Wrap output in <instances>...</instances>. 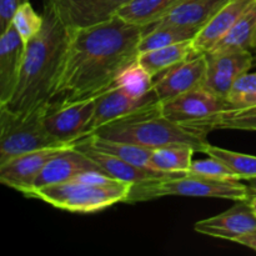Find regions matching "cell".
Here are the masks:
<instances>
[{"label":"cell","instance_id":"obj_1","mask_svg":"<svg viewBox=\"0 0 256 256\" xmlns=\"http://www.w3.org/2000/svg\"><path fill=\"white\" fill-rule=\"evenodd\" d=\"M69 39L48 104L65 105L99 98L139 56L148 28L112 19L89 26H69Z\"/></svg>","mask_w":256,"mask_h":256},{"label":"cell","instance_id":"obj_2","mask_svg":"<svg viewBox=\"0 0 256 256\" xmlns=\"http://www.w3.org/2000/svg\"><path fill=\"white\" fill-rule=\"evenodd\" d=\"M42 16V30L26 45L14 95L8 104L0 105L18 115L28 114L49 102L66 49L70 29L48 2H44Z\"/></svg>","mask_w":256,"mask_h":256},{"label":"cell","instance_id":"obj_3","mask_svg":"<svg viewBox=\"0 0 256 256\" xmlns=\"http://www.w3.org/2000/svg\"><path fill=\"white\" fill-rule=\"evenodd\" d=\"M210 132L200 125L170 120L160 112V102H155L140 112L104 125L94 134L152 150L185 145L198 152H205L210 145L206 138Z\"/></svg>","mask_w":256,"mask_h":256},{"label":"cell","instance_id":"obj_4","mask_svg":"<svg viewBox=\"0 0 256 256\" xmlns=\"http://www.w3.org/2000/svg\"><path fill=\"white\" fill-rule=\"evenodd\" d=\"M162 196L216 198L240 202L249 199L250 190L240 180L212 179L190 172H176L132 184L125 202H146Z\"/></svg>","mask_w":256,"mask_h":256},{"label":"cell","instance_id":"obj_5","mask_svg":"<svg viewBox=\"0 0 256 256\" xmlns=\"http://www.w3.org/2000/svg\"><path fill=\"white\" fill-rule=\"evenodd\" d=\"M132 184L120 182L112 185L72 182L49 185L34 190L30 198L40 199L56 209L70 212H96L118 202H125Z\"/></svg>","mask_w":256,"mask_h":256},{"label":"cell","instance_id":"obj_6","mask_svg":"<svg viewBox=\"0 0 256 256\" xmlns=\"http://www.w3.org/2000/svg\"><path fill=\"white\" fill-rule=\"evenodd\" d=\"M46 105L24 115L14 114L5 108H0V165L35 150L72 145L62 144L48 132L44 125Z\"/></svg>","mask_w":256,"mask_h":256},{"label":"cell","instance_id":"obj_7","mask_svg":"<svg viewBox=\"0 0 256 256\" xmlns=\"http://www.w3.org/2000/svg\"><path fill=\"white\" fill-rule=\"evenodd\" d=\"M230 109L232 106L226 99L218 96L204 86L160 102V112L164 116L184 124H199Z\"/></svg>","mask_w":256,"mask_h":256},{"label":"cell","instance_id":"obj_8","mask_svg":"<svg viewBox=\"0 0 256 256\" xmlns=\"http://www.w3.org/2000/svg\"><path fill=\"white\" fill-rule=\"evenodd\" d=\"M95 102L96 98L65 105L48 104L44 115L48 132L62 144H75L84 139Z\"/></svg>","mask_w":256,"mask_h":256},{"label":"cell","instance_id":"obj_9","mask_svg":"<svg viewBox=\"0 0 256 256\" xmlns=\"http://www.w3.org/2000/svg\"><path fill=\"white\" fill-rule=\"evenodd\" d=\"M205 54L208 69L202 86L228 100L235 82L254 66V55L248 50H222Z\"/></svg>","mask_w":256,"mask_h":256},{"label":"cell","instance_id":"obj_10","mask_svg":"<svg viewBox=\"0 0 256 256\" xmlns=\"http://www.w3.org/2000/svg\"><path fill=\"white\" fill-rule=\"evenodd\" d=\"M155 102H160L152 90L144 96L136 98L129 94L124 88L115 85L114 88L96 98L94 114L85 130V138L94 134L104 125L140 112Z\"/></svg>","mask_w":256,"mask_h":256},{"label":"cell","instance_id":"obj_11","mask_svg":"<svg viewBox=\"0 0 256 256\" xmlns=\"http://www.w3.org/2000/svg\"><path fill=\"white\" fill-rule=\"evenodd\" d=\"M74 145L45 148L12 158L5 164L0 165V182L28 198L34 188L38 175L42 172L45 165L58 154Z\"/></svg>","mask_w":256,"mask_h":256},{"label":"cell","instance_id":"obj_12","mask_svg":"<svg viewBox=\"0 0 256 256\" xmlns=\"http://www.w3.org/2000/svg\"><path fill=\"white\" fill-rule=\"evenodd\" d=\"M208 59L205 52H196L185 62L168 70L155 80L152 92L160 102L202 86L206 75Z\"/></svg>","mask_w":256,"mask_h":256},{"label":"cell","instance_id":"obj_13","mask_svg":"<svg viewBox=\"0 0 256 256\" xmlns=\"http://www.w3.org/2000/svg\"><path fill=\"white\" fill-rule=\"evenodd\" d=\"M194 230L199 234L216 239L235 242L238 238L256 230V214L248 200H240L232 209L195 222Z\"/></svg>","mask_w":256,"mask_h":256},{"label":"cell","instance_id":"obj_14","mask_svg":"<svg viewBox=\"0 0 256 256\" xmlns=\"http://www.w3.org/2000/svg\"><path fill=\"white\" fill-rule=\"evenodd\" d=\"M60 19L72 28L89 26L115 16L118 10L132 0H45Z\"/></svg>","mask_w":256,"mask_h":256},{"label":"cell","instance_id":"obj_15","mask_svg":"<svg viewBox=\"0 0 256 256\" xmlns=\"http://www.w3.org/2000/svg\"><path fill=\"white\" fill-rule=\"evenodd\" d=\"M26 45L14 25L0 35V105L9 102L16 89Z\"/></svg>","mask_w":256,"mask_h":256},{"label":"cell","instance_id":"obj_16","mask_svg":"<svg viewBox=\"0 0 256 256\" xmlns=\"http://www.w3.org/2000/svg\"><path fill=\"white\" fill-rule=\"evenodd\" d=\"M88 170H102L92 159L74 146H70L52 158L44 166L34 182L32 192L40 188L72 182ZM30 192V195H32ZM30 195L28 198H30Z\"/></svg>","mask_w":256,"mask_h":256},{"label":"cell","instance_id":"obj_17","mask_svg":"<svg viewBox=\"0 0 256 256\" xmlns=\"http://www.w3.org/2000/svg\"><path fill=\"white\" fill-rule=\"evenodd\" d=\"M75 148L82 154L86 155L89 159H92L105 174L119 182H129V184H135L138 182L148 179H156V178L166 176V172H155V170L148 169V168H139L130 162H124L114 155L106 154L104 152L95 149L84 139L75 142Z\"/></svg>","mask_w":256,"mask_h":256},{"label":"cell","instance_id":"obj_18","mask_svg":"<svg viewBox=\"0 0 256 256\" xmlns=\"http://www.w3.org/2000/svg\"><path fill=\"white\" fill-rule=\"evenodd\" d=\"M252 2L254 0H230L195 35L192 39L195 50L198 52H210L229 32Z\"/></svg>","mask_w":256,"mask_h":256},{"label":"cell","instance_id":"obj_19","mask_svg":"<svg viewBox=\"0 0 256 256\" xmlns=\"http://www.w3.org/2000/svg\"><path fill=\"white\" fill-rule=\"evenodd\" d=\"M229 2L230 0H188L156 24L178 25L198 30L199 32V30Z\"/></svg>","mask_w":256,"mask_h":256},{"label":"cell","instance_id":"obj_20","mask_svg":"<svg viewBox=\"0 0 256 256\" xmlns=\"http://www.w3.org/2000/svg\"><path fill=\"white\" fill-rule=\"evenodd\" d=\"M188 0H132L116 12L129 24L150 28Z\"/></svg>","mask_w":256,"mask_h":256},{"label":"cell","instance_id":"obj_21","mask_svg":"<svg viewBox=\"0 0 256 256\" xmlns=\"http://www.w3.org/2000/svg\"><path fill=\"white\" fill-rule=\"evenodd\" d=\"M196 52L192 45V39H190L160 49L140 52L138 62L149 72V75L155 78L162 75L175 65L188 60Z\"/></svg>","mask_w":256,"mask_h":256},{"label":"cell","instance_id":"obj_22","mask_svg":"<svg viewBox=\"0 0 256 256\" xmlns=\"http://www.w3.org/2000/svg\"><path fill=\"white\" fill-rule=\"evenodd\" d=\"M256 49V2L242 15L226 35L210 52Z\"/></svg>","mask_w":256,"mask_h":256},{"label":"cell","instance_id":"obj_23","mask_svg":"<svg viewBox=\"0 0 256 256\" xmlns=\"http://www.w3.org/2000/svg\"><path fill=\"white\" fill-rule=\"evenodd\" d=\"M195 150L185 145L164 146L152 150L148 168L155 172L176 174L188 172L192 164V154Z\"/></svg>","mask_w":256,"mask_h":256},{"label":"cell","instance_id":"obj_24","mask_svg":"<svg viewBox=\"0 0 256 256\" xmlns=\"http://www.w3.org/2000/svg\"><path fill=\"white\" fill-rule=\"evenodd\" d=\"M84 140L95 149L106 152V154L114 155V156L139 168H148V162H149L150 156L152 154V149L130 144V142L110 140L95 134L84 138Z\"/></svg>","mask_w":256,"mask_h":256},{"label":"cell","instance_id":"obj_25","mask_svg":"<svg viewBox=\"0 0 256 256\" xmlns=\"http://www.w3.org/2000/svg\"><path fill=\"white\" fill-rule=\"evenodd\" d=\"M196 34L198 30L190 28L155 24L148 28L146 32L142 35L139 42V54L194 39Z\"/></svg>","mask_w":256,"mask_h":256},{"label":"cell","instance_id":"obj_26","mask_svg":"<svg viewBox=\"0 0 256 256\" xmlns=\"http://www.w3.org/2000/svg\"><path fill=\"white\" fill-rule=\"evenodd\" d=\"M195 125H200L210 130L235 129L256 132V106L226 110Z\"/></svg>","mask_w":256,"mask_h":256},{"label":"cell","instance_id":"obj_27","mask_svg":"<svg viewBox=\"0 0 256 256\" xmlns=\"http://www.w3.org/2000/svg\"><path fill=\"white\" fill-rule=\"evenodd\" d=\"M205 154L219 159L236 174L239 180H248L256 178V156L232 152L210 144Z\"/></svg>","mask_w":256,"mask_h":256},{"label":"cell","instance_id":"obj_28","mask_svg":"<svg viewBox=\"0 0 256 256\" xmlns=\"http://www.w3.org/2000/svg\"><path fill=\"white\" fill-rule=\"evenodd\" d=\"M154 82V78L149 75V72L136 60L122 70V74L118 76L115 85L124 88L132 96L140 98L152 92Z\"/></svg>","mask_w":256,"mask_h":256},{"label":"cell","instance_id":"obj_29","mask_svg":"<svg viewBox=\"0 0 256 256\" xmlns=\"http://www.w3.org/2000/svg\"><path fill=\"white\" fill-rule=\"evenodd\" d=\"M42 24H44V16H42V14L40 15L35 12L30 2L22 4L16 10L14 19H12V25L19 32L25 45L29 44L39 34Z\"/></svg>","mask_w":256,"mask_h":256},{"label":"cell","instance_id":"obj_30","mask_svg":"<svg viewBox=\"0 0 256 256\" xmlns=\"http://www.w3.org/2000/svg\"><path fill=\"white\" fill-rule=\"evenodd\" d=\"M190 174L199 175L204 178H212V179H229V180H239L236 174L230 169L229 166L220 162L219 159L209 156L206 160H198L192 162L189 172Z\"/></svg>","mask_w":256,"mask_h":256},{"label":"cell","instance_id":"obj_31","mask_svg":"<svg viewBox=\"0 0 256 256\" xmlns=\"http://www.w3.org/2000/svg\"><path fill=\"white\" fill-rule=\"evenodd\" d=\"M29 0H0V35L12 24L16 10Z\"/></svg>","mask_w":256,"mask_h":256},{"label":"cell","instance_id":"obj_32","mask_svg":"<svg viewBox=\"0 0 256 256\" xmlns=\"http://www.w3.org/2000/svg\"><path fill=\"white\" fill-rule=\"evenodd\" d=\"M256 90V72H245L235 82L232 92L228 95V102L239 95L246 94V92H255Z\"/></svg>","mask_w":256,"mask_h":256},{"label":"cell","instance_id":"obj_33","mask_svg":"<svg viewBox=\"0 0 256 256\" xmlns=\"http://www.w3.org/2000/svg\"><path fill=\"white\" fill-rule=\"evenodd\" d=\"M229 102L232 104V109H246V108L256 106V90L239 95V96L229 100Z\"/></svg>","mask_w":256,"mask_h":256},{"label":"cell","instance_id":"obj_34","mask_svg":"<svg viewBox=\"0 0 256 256\" xmlns=\"http://www.w3.org/2000/svg\"><path fill=\"white\" fill-rule=\"evenodd\" d=\"M234 242H238V244L240 245H244V246L250 248V249L255 250L256 252V230L255 232H249V234L238 238Z\"/></svg>","mask_w":256,"mask_h":256},{"label":"cell","instance_id":"obj_35","mask_svg":"<svg viewBox=\"0 0 256 256\" xmlns=\"http://www.w3.org/2000/svg\"><path fill=\"white\" fill-rule=\"evenodd\" d=\"M249 204H250V206H252V209L254 210V212L256 214V192H250Z\"/></svg>","mask_w":256,"mask_h":256},{"label":"cell","instance_id":"obj_36","mask_svg":"<svg viewBox=\"0 0 256 256\" xmlns=\"http://www.w3.org/2000/svg\"><path fill=\"white\" fill-rule=\"evenodd\" d=\"M248 186H249L250 192H256V178H252V179H248Z\"/></svg>","mask_w":256,"mask_h":256},{"label":"cell","instance_id":"obj_37","mask_svg":"<svg viewBox=\"0 0 256 256\" xmlns=\"http://www.w3.org/2000/svg\"><path fill=\"white\" fill-rule=\"evenodd\" d=\"M254 65L256 66V54L254 55Z\"/></svg>","mask_w":256,"mask_h":256},{"label":"cell","instance_id":"obj_38","mask_svg":"<svg viewBox=\"0 0 256 256\" xmlns=\"http://www.w3.org/2000/svg\"><path fill=\"white\" fill-rule=\"evenodd\" d=\"M254 2H256V0H254Z\"/></svg>","mask_w":256,"mask_h":256}]
</instances>
